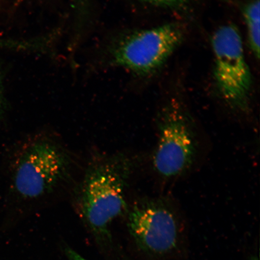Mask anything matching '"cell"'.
Masks as SVG:
<instances>
[{
    "label": "cell",
    "instance_id": "6da1fadb",
    "mask_svg": "<svg viewBox=\"0 0 260 260\" xmlns=\"http://www.w3.org/2000/svg\"><path fill=\"white\" fill-rule=\"evenodd\" d=\"M132 171V162L125 155L96 159L87 167L78 191V212L107 255L113 247L110 227L126 209L125 193Z\"/></svg>",
    "mask_w": 260,
    "mask_h": 260
},
{
    "label": "cell",
    "instance_id": "7a4b0ae2",
    "mask_svg": "<svg viewBox=\"0 0 260 260\" xmlns=\"http://www.w3.org/2000/svg\"><path fill=\"white\" fill-rule=\"evenodd\" d=\"M71 160L62 146L46 138L24 146L15 162L13 184L19 197L34 200L56 189L70 173Z\"/></svg>",
    "mask_w": 260,
    "mask_h": 260
},
{
    "label": "cell",
    "instance_id": "3957f363",
    "mask_svg": "<svg viewBox=\"0 0 260 260\" xmlns=\"http://www.w3.org/2000/svg\"><path fill=\"white\" fill-rule=\"evenodd\" d=\"M211 44L214 76L223 99L232 106L245 110L252 83L241 35L236 26H221L214 32Z\"/></svg>",
    "mask_w": 260,
    "mask_h": 260
},
{
    "label": "cell",
    "instance_id": "277c9868",
    "mask_svg": "<svg viewBox=\"0 0 260 260\" xmlns=\"http://www.w3.org/2000/svg\"><path fill=\"white\" fill-rule=\"evenodd\" d=\"M159 137L153 156L156 171L165 178L183 174L192 164L196 139L189 116L180 103L173 101L162 110Z\"/></svg>",
    "mask_w": 260,
    "mask_h": 260
},
{
    "label": "cell",
    "instance_id": "5b68a950",
    "mask_svg": "<svg viewBox=\"0 0 260 260\" xmlns=\"http://www.w3.org/2000/svg\"><path fill=\"white\" fill-rule=\"evenodd\" d=\"M183 36L180 26L174 24L136 32L117 46L114 61L139 74L154 72L173 53Z\"/></svg>",
    "mask_w": 260,
    "mask_h": 260
},
{
    "label": "cell",
    "instance_id": "8992f818",
    "mask_svg": "<svg viewBox=\"0 0 260 260\" xmlns=\"http://www.w3.org/2000/svg\"><path fill=\"white\" fill-rule=\"evenodd\" d=\"M128 227L139 248L149 255H170L180 245L177 217L164 204L153 201L136 204L129 211Z\"/></svg>",
    "mask_w": 260,
    "mask_h": 260
},
{
    "label": "cell",
    "instance_id": "52a82bcc",
    "mask_svg": "<svg viewBox=\"0 0 260 260\" xmlns=\"http://www.w3.org/2000/svg\"><path fill=\"white\" fill-rule=\"evenodd\" d=\"M243 15L246 25L250 47L256 58H259L260 45L259 0H253L244 6Z\"/></svg>",
    "mask_w": 260,
    "mask_h": 260
},
{
    "label": "cell",
    "instance_id": "ba28073f",
    "mask_svg": "<svg viewBox=\"0 0 260 260\" xmlns=\"http://www.w3.org/2000/svg\"><path fill=\"white\" fill-rule=\"evenodd\" d=\"M146 2L158 5H175L183 3L185 0H144Z\"/></svg>",
    "mask_w": 260,
    "mask_h": 260
},
{
    "label": "cell",
    "instance_id": "9c48e42d",
    "mask_svg": "<svg viewBox=\"0 0 260 260\" xmlns=\"http://www.w3.org/2000/svg\"><path fill=\"white\" fill-rule=\"evenodd\" d=\"M5 111V100L3 93L1 73H0V119Z\"/></svg>",
    "mask_w": 260,
    "mask_h": 260
},
{
    "label": "cell",
    "instance_id": "30bf717a",
    "mask_svg": "<svg viewBox=\"0 0 260 260\" xmlns=\"http://www.w3.org/2000/svg\"><path fill=\"white\" fill-rule=\"evenodd\" d=\"M66 254L69 260H88L80 255L79 253L71 248L66 249Z\"/></svg>",
    "mask_w": 260,
    "mask_h": 260
},
{
    "label": "cell",
    "instance_id": "8fae6325",
    "mask_svg": "<svg viewBox=\"0 0 260 260\" xmlns=\"http://www.w3.org/2000/svg\"><path fill=\"white\" fill-rule=\"evenodd\" d=\"M252 260H258L257 259H256V258H253L252 259Z\"/></svg>",
    "mask_w": 260,
    "mask_h": 260
}]
</instances>
